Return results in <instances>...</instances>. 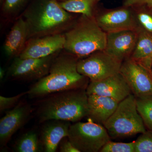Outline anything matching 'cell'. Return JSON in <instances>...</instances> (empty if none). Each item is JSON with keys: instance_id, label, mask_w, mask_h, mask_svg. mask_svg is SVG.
<instances>
[{"instance_id": "6da1fadb", "label": "cell", "mask_w": 152, "mask_h": 152, "mask_svg": "<svg viewBox=\"0 0 152 152\" xmlns=\"http://www.w3.org/2000/svg\"><path fill=\"white\" fill-rule=\"evenodd\" d=\"M77 62L72 57L66 56L54 59L49 73L28 91L29 96L39 97L69 90L86 89L87 77L78 72Z\"/></svg>"}, {"instance_id": "7a4b0ae2", "label": "cell", "mask_w": 152, "mask_h": 152, "mask_svg": "<svg viewBox=\"0 0 152 152\" xmlns=\"http://www.w3.org/2000/svg\"><path fill=\"white\" fill-rule=\"evenodd\" d=\"M49 95L42 102L38 109L40 122L60 120L76 123L88 115L86 88L69 90Z\"/></svg>"}, {"instance_id": "3957f363", "label": "cell", "mask_w": 152, "mask_h": 152, "mask_svg": "<svg viewBox=\"0 0 152 152\" xmlns=\"http://www.w3.org/2000/svg\"><path fill=\"white\" fill-rule=\"evenodd\" d=\"M25 15L28 37L56 34V31L66 26L72 17L56 0H41Z\"/></svg>"}, {"instance_id": "277c9868", "label": "cell", "mask_w": 152, "mask_h": 152, "mask_svg": "<svg viewBox=\"0 0 152 152\" xmlns=\"http://www.w3.org/2000/svg\"><path fill=\"white\" fill-rule=\"evenodd\" d=\"M86 17L64 35V48L67 51L77 57L89 56L104 50L107 33L92 18Z\"/></svg>"}, {"instance_id": "5b68a950", "label": "cell", "mask_w": 152, "mask_h": 152, "mask_svg": "<svg viewBox=\"0 0 152 152\" xmlns=\"http://www.w3.org/2000/svg\"><path fill=\"white\" fill-rule=\"evenodd\" d=\"M103 126L113 139L121 138L142 134L145 126L137 108V99L132 94L120 102Z\"/></svg>"}, {"instance_id": "8992f818", "label": "cell", "mask_w": 152, "mask_h": 152, "mask_svg": "<svg viewBox=\"0 0 152 152\" xmlns=\"http://www.w3.org/2000/svg\"><path fill=\"white\" fill-rule=\"evenodd\" d=\"M68 138L80 152H100L111 137L104 126L89 118L87 122L71 124Z\"/></svg>"}, {"instance_id": "52a82bcc", "label": "cell", "mask_w": 152, "mask_h": 152, "mask_svg": "<svg viewBox=\"0 0 152 152\" xmlns=\"http://www.w3.org/2000/svg\"><path fill=\"white\" fill-rule=\"evenodd\" d=\"M122 64V61L102 51L78 61L77 69L90 81H97L120 73Z\"/></svg>"}, {"instance_id": "ba28073f", "label": "cell", "mask_w": 152, "mask_h": 152, "mask_svg": "<svg viewBox=\"0 0 152 152\" xmlns=\"http://www.w3.org/2000/svg\"><path fill=\"white\" fill-rule=\"evenodd\" d=\"M150 71L131 58L122 63L120 73L136 98L152 96V76Z\"/></svg>"}, {"instance_id": "9c48e42d", "label": "cell", "mask_w": 152, "mask_h": 152, "mask_svg": "<svg viewBox=\"0 0 152 152\" xmlns=\"http://www.w3.org/2000/svg\"><path fill=\"white\" fill-rule=\"evenodd\" d=\"M53 55L39 58H15L10 69V75L22 80L40 79L49 73Z\"/></svg>"}, {"instance_id": "30bf717a", "label": "cell", "mask_w": 152, "mask_h": 152, "mask_svg": "<svg viewBox=\"0 0 152 152\" xmlns=\"http://www.w3.org/2000/svg\"><path fill=\"white\" fill-rule=\"evenodd\" d=\"M86 93L91 95L104 96L121 102L132 94L130 88L121 73L97 81H90Z\"/></svg>"}, {"instance_id": "8fae6325", "label": "cell", "mask_w": 152, "mask_h": 152, "mask_svg": "<svg viewBox=\"0 0 152 152\" xmlns=\"http://www.w3.org/2000/svg\"><path fill=\"white\" fill-rule=\"evenodd\" d=\"M64 35L54 34L34 39L28 43L19 57L21 58H39L53 55L64 48Z\"/></svg>"}, {"instance_id": "7c38bea8", "label": "cell", "mask_w": 152, "mask_h": 152, "mask_svg": "<svg viewBox=\"0 0 152 152\" xmlns=\"http://www.w3.org/2000/svg\"><path fill=\"white\" fill-rule=\"evenodd\" d=\"M137 31L126 30L107 33V42L104 51L123 61L132 53L138 37Z\"/></svg>"}, {"instance_id": "4fadbf2b", "label": "cell", "mask_w": 152, "mask_h": 152, "mask_svg": "<svg viewBox=\"0 0 152 152\" xmlns=\"http://www.w3.org/2000/svg\"><path fill=\"white\" fill-rule=\"evenodd\" d=\"M31 111V108L29 104L19 103L1 118L0 120L1 145H6L12 136L24 124Z\"/></svg>"}, {"instance_id": "5bb4252c", "label": "cell", "mask_w": 152, "mask_h": 152, "mask_svg": "<svg viewBox=\"0 0 152 152\" xmlns=\"http://www.w3.org/2000/svg\"><path fill=\"white\" fill-rule=\"evenodd\" d=\"M99 26L106 33L126 30L137 31V25L130 12L127 9L105 13L96 19Z\"/></svg>"}, {"instance_id": "9a60e30c", "label": "cell", "mask_w": 152, "mask_h": 152, "mask_svg": "<svg viewBox=\"0 0 152 152\" xmlns=\"http://www.w3.org/2000/svg\"><path fill=\"white\" fill-rule=\"evenodd\" d=\"M48 121L41 132L40 141L44 151H56L60 142L68 137L70 122L60 120Z\"/></svg>"}, {"instance_id": "2e32d148", "label": "cell", "mask_w": 152, "mask_h": 152, "mask_svg": "<svg viewBox=\"0 0 152 152\" xmlns=\"http://www.w3.org/2000/svg\"><path fill=\"white\" fill-rule=\"evenodd\" d=\"M88 116L95 122L103 125L113 115L119 102L104 96H88Z\"/></svg>"}, {"instance_id": "e0dca14e", "label": "cell", "mask_w": 152, "mask_h": 152, "mask_svg": "<svg viewBox=\"0 0 152 152\" xmlns=\"http://www.w3.org/2000/svg\"><path fill=\"white\" fill-rule=\"evenodd\" d=\"M28 28L26 20L20 18L14 25L6 39L4 50L10 57L20 55L28 38Z\"/></svg>"}, {"instance_id": "ac0fdd59", "label": "cell", "mask_w": 152, "mask_h": 152, "mask_svg": "<svg viewBox=\"0 0 152 152\" xmlns=\"http://www.w3.org/2000/svg\"><path fill=\"white\" fill-rule=\"evenodd\" d=\"M132 59L144 66L149 70L152 69V34L145 30H140Z\"/></svg>"}, {"instance_id": "d6986e66", "label": "cell", "mask_w": 152, "mask_h": 152, "mask_svg": "<svg viewBox=\"0 0 152 152\" xmlns=\"http://www.w3.org/2000/svg\"><path fill=\"white\" fill-rule=\"evenodd\" d=\"M100 0H65L59 3L64 10L69 12L83 14L85 17H92L94 7Z\"/></svg>"}, {"instance_id": "ffe728a7", "label": "cell", "mask_w": 152, "mask_h": 152, "mask_svg": "<svg viewBox=\"0 0 152 152\" xmlns=\"http://www.w3.org/2000/svg\"><path fill=\"white\" fill-rule=\"evenodd\" d=\"M42 144L35 132H31L24 134L17 142L15 146L16 151L37 152L42 150Z\"/></svg>"}, {"instance_id": "44dd1931", "label": "cell", "mask_w": 152, "mask_h": 152, "mask_svg": "<svg viewBox=\"0 0 152 152\" xmlns=\"http://www.w3.org/2000/svg\"><path fill=\"white\" fill-rule=\"evenodd\" d=\"M137 99V108L145 126L152 131V96Z\"/></svg>"}, {"instance_id": "7402d4cb", "label": "cell", "mask_w": 152, "mask_h": 152, "mask_svg": "<svg viewBox=\"0 0 152 152\" xmlns=\"http://www.w3.org/2000/svg\"><path fill=\"white\" fill-rule=\"evenodd\" d=\"M100 152H135L134 141L121 142L110 141L101 149Z\"/></svg>"}, {"instance_id": "603a6c76", "label": "cell", "mask_w": 152, "mask_h": 152, "mask_svg": "<svg viewBox=\"0 0 152 152\" xmlns=\"http://www.w3.org/2000/svg\"><path fill=\"white\" fill-rule=\"evenodd\" d=\"M135 152H152V131L141 134L134 141Z\"/></svg>"}, {"instance_id": "cb8c5ba5", "label": "cell", "mask_w": 152, "mask_h": 152, "mask_svg": "<svg viewBox=\"0 0 152 152\" xmlns=\"http://www.w3.org/2000/svg\"><path fill=\"white\" fill-rule=\"evenodd\" d=\"M27 94V91L23 92L16 96L10 97H6L3 96H0V110L3 112L7 109L10 108L18 103L21 98Z\"/></svg>"}, {"instance_id": "d4e9b609", "label": "cell", "mask_w": 152, "mask_h": 152, "mask_svg": "<svg viewBox=\"0 0 152 152\" xmlns=\"http://www.w3.org/2000/svg\"><path fill=\"white\" fill-rule=\"evenodd\" d=\"M138 19L141 24L149 32L152 33V17L146 13L142 12L139 14Z\"/></svg>"}, {"instance_id": "484cf974", "label": "cell", "mask_w": 152, "mask_h": 152, "mask_svg": "<svg viewBox=\"0 0 152 152\" xmlns=\"http://www.w3.org/2000/svg\"><path fill=\"white\" fill-rule=\"evenodd\" d=\"M26 0H5L3 10L5 12L12 13L19 8Z\"/></svg>"}, {"instance_id": "4316f807", "label": "cell", "mask_w": 152, "mask_h": 152, "mask_svg": "<svg viewBox=\"0 0 152 152\" xmlns=\"http://www.w3.org/2000/svg\"><path fill=\"white\" fill-rule=\"evenodd\" d=\"M59 146V151L61 152H80L71 143L68 137L62 140Z\"/></svg>"}, {"instance_id": "83f0119b", "label": "cell", "mask_w": 152, "mask_h": 152, "mask_svg": "<svg viewBox=\"0 0 152 152\" xmlns=\"http://www.w3.org/2000/svg\"><path fill=\"white\" fill-rule=\"evenodd\" d=\"M143 5L152 7V0H125L124 2V5L127 7Z\"/></svg>"}, {"instance_id": "f1b7e54d", "label": "cell", "mask_w": 152, "mask_h": 152, "mask_svg": "<svg viewBox=\"0 0 152 152\" xmlns=\"http://www.w3.org/2000/svg\"><path fill=\"white\" fill-rule=\"evenodd\" d=\"M5 72L2 68H1L0 69V79L1 80H2L4 77Z\"/></svg>"}, {"instance_id": "f546056e", "label": "cell", "mask_w": 152, "mask_h": 152, "mask_svg": "<svg viewBox=\"0 0 152 152\" xmlns=\"http://www.w3.org/2000/svg\"><path fill=\"white\" fill-rule=\"evenodd\" d=\"M150 73H151V76H152V70H151L150 71Z\"/></svg>"}, {"instance_id": "4dcf8cb0", "label": "cell", "mask_w": 152, "mask_h": 152, "mask_svg": "<svg viewBox=\"0 0 152 152\" xmlns=\"http://www.w3.org/2000/svg\"><path fill=\"white\" fill-rule=\"evenodd\" d=\"M0 1H1V2L3 1V0H0Z\"/></svg>"}, {"instance_id": "1f68e13d", "label": "cell", "mask_w": 152, "mask_h": 152, "mask_svg": "<svg viewBox=\"0 0 152 152\" xmlns=\"http://www.w3.org/2000/svg\"></svg>"}]
</instances>
